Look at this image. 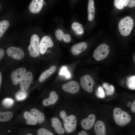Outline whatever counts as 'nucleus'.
Listing matches in <instances>:
<instances>
[{"label":"nucleus","mask_w":135,"mask_h":135,"mask_svg":"<svg viewBox=\"0 0 135 135\" xmlns=\"http://www.w3.org/2000/svg\"><path fill=\"white\" fill-rule=\"evenodd\" d=\"M87 134L86 132L82 130L79 132L78 134V135H86Z\"/></svg>","instance_id":"37"},{"label":"nucleus","mask_w":135,"mask_h":135,"mask_svg":"<svg viewBox=\"0 0 135 135\" xmlns=\"http://www.w3.org/2000/svg\"><path fill=\"white\" fill-rule=\"evenodd\" d=\"M9 26V22L6 20H4L0 22V38L3 35L6 31Z\"/></svg>","instance_id":"26"},{"label":"nucleus","mask_w":135,"mask_h":135,"mask_svg":"<svg viewBox=\"0 0 135 135\" xmlns=\"http://www.w3.org/2000/svg\"><path fill=\"white\" fill-rule=\"evenodd\" d=\"M60 74L66 75V77L68 78L70 77V75L67 71L66 67H63L61 69Z\"/></svg>","instance_id":"33"},{"label":"nucleus","mask_w":135,"mask_h":135,"mask_svg":"<svg viewBox=\"0 0 135 135\" xmlns=\"http://www.w3.org/2000/svg\"><path fill=\"white\" fill-rule=\"evenodd\" d=\"M58 98V96L56 92L52 91L50 93L49 98L43 100L42 102V104L44 106L54 104L56 102Z\"/></svg>","instance_id":"17"},{"label":"nucleus","mask_w":135,"mask_h":135,"mask_svg":"<svg viewBox=\"0 0 135 135\" xmlns=\"http://www.w3.org/2000/svg\"><path fill=\"white\" fill-rule=\"evenodd\" d=\"M38 135H53V134L48 130L43 128H39L37 131Z\"/></svg>","instance_id":"31"},{"label":"nucleus","mask_w":135,"mask_h":135,"mask_svg":"<svg viewBox=\"0 0 135 135\" xmlns=\"http://www.w3.org/2000/svg\"><path fill=\"white\" fill-rule=\"evenodd\" d=\"M95 119L96 116L94 114H90L86 118L82 120L80 122L81 125L84 129L89 130L93 126Z\"/></svg>","instance_id":"12"},{"label":"nucleus","mask_w":135,"mask_h":135,"mask_svg":"<svg viewBox=\"0 0 135 135\" xmlns=\"http://www.w3.org/2000/svg\"><path fill=\"white\" fill-rule=\"evenodd\" d=\"M10 130H9L8 131V132H10Z\"/></svg>","instance_id":"40"},{"label":"nucleus","mask_w":135,"mask_h":135,"mask_svg":"<svg viewBox=\"0 0 135 135\" xmlns=\"http://www.w3.org/2000/svg\"><path fill=\"white\" fill-rule=\"evenodd\" d=\"M5 54L4 50L2 48L0 49V60H1Z\"/></svg>","instance_id":"35"},{"label":"nucleus","mask_w":135,"mask_h":135,"mask_svg":"<svg viewBox=\"0 0 135 135\" xmlns=\"http://www.w3.org/2000/svg\"><path fill=\"white\" fill-rule=\"evenodd\" d=\"M30 112L36 119L38 123L42 124L44 122V116L42 112L36 108H33L30 110Z\"/></svg>","instance_id":"20"},{"label":"nucleus","mask_w":135,"mask_h":135,"mask_svg":"<svg viewBox=\"0 0 135 135\" xmlns=\"http://www.w3.org/2000/svg\"><path fill=\"white\" fill-rule=\"evenodd\" d=\"M109 52V46L106 44H102L95 49L94 52L93 57L97 61H100L108 56Z\"/></svg>","instance_id":"5"},{"label":"nucleus","mask_w":135,"mask_h":135,"mask_svg":"<svg viewBox=\"0 0 135 135\" xmlns=\"http://www.w3.org/2000/svg\"><path fill=\"white\" fill-rule=\"evenodd\" d=\"M33 75L30 71L26 72L25 76L20 83V86L21 90L25 91L29 88L33 83Z\"/></svg>","instance_id":"10"},{"label":"nucleus","mask_w":135,"mask_h":135,"mask_svg":"<svg viewBox=\"0 0 135 135\" xmlns=\"http://www.w3.org/2000/svg\"><path fill=\"white\" fill-rule=\"evenodd\" d=\"M62 88L66 92L74 94L79 91L80 86L77 82L72 80L64 84L62 86Z\"/></svg>","instance_id":"11"},{"label":"nucleus","mask_w":135,"mask_h":135,"mask_svg":"<svg viewBox=\"0 0 135 135\" xmlns=\"http://www.w3.org/2000/svg\"><path fill=\"white\" fill-rule=\"evenodd\" d=\"M54 43L51 38L49 36H43L40 42L39 49L40 54H44L49 48L52 47Z\"/></svg>","instance_id":"9"},{"label":"nucleus","mask_w":135,"mask_h":135,"mask_svg":"<svg viewBox=\"0 0 135 135\" xmlns=\"http://www.w3.org/2000/svg\"><path fill=\"white\" fill-rule=\"evenodd\" d=\"M134 25L132 19L130 16H126L120 21L118 28L122 36H126L130 34Z\"/></svg>","instance_id":"3"},{"label":"nucleus","mask_w":135,"mask_h":135,"mask_svg":"<svg viewBox=\"0 0 135 135\" xmlns=\"http://www.w3.org/2000/svg\"><path fill=\"white\" fill-rule=\"evenodd\" d=\"M40 38L37 35L34 34L31 36L30 44L28 47V54L31 57L36 58L40 55Z\"/></svg>","instance_id":"4"},{"label":"nucleus","mask_w":135,"mask_h":135,"mask_svg":"<svg viewBox=\"0 0 135 135\" xmlns=\"http://www.w3.org/2000/svg\"><path fill=\"white\" fill-rule=\"evenodd\" d=\"M26 135H32V134H27Z\"/></svg>","instance_id":"39"},{"label":"nucleus","mask_w":135,"mask_h":135,"mask_svg":"<svg viewBox=\"0 0 135 135\" xmlns=\"http://www.w3.org/2000/svg\"><path fill=\"white\" fill-rule=\"evenodd\" d=\"M55 36L58 40L61 41L62 40L65 43H68L70 42L71 38L69 34H64L63 31L61 29H58L55 32Z\"/></svg>","instance_id":"15"},{"label":"nucleus","mask_w":135,"mask_h":135,"mask_svg":"<svg viewBox=\"0 0 135 135\" xmlns=\"http://www.w3.org/2000/svg\"><path fill=\"white\" fill-rule=\"evenodd\" d=\"M96 96L98 98H104L105 93L103 89L101 86H99L96 92Z\"/></svg>","instance_id":"32"},{"label":"nucleus","mask_w":135,"mask_h":135,"mask_svg":"<svg viewBox=\"0 0 135 135\" xmlns=\"http://www.w3.org/2000/svg\"><path fill=\"white\" fill-rule=\"evenodd\" d=\"M2 74L1 72H0V88H1V85L2 82Z\"/></svg>","instance_id":"38"},{"label":"nucleus","mask_w":135,"mask_h":135,"mask_svg":"<svg viewBox=\"0 0 135 135\" xmlns=\"http://www.w3.org/2000/svg\"><path fill=\"white\" fill-rule=\"evenodd\" d=\"M130 8H132L135 6V0H129L128 4Z\"/></svg>","instance_id":"34"},{"label":"nucleus","mask_w":135,"mask_h":135,"mask_svg":"<svg viewBox=\"0 0 135 135\" xmlns=\"http://www.w3.org/2000/svg\"><path fill=\"white\" fill-rule=\"evenodd\" d=\"M24 117L26 120V124L28 125H35L37 123V122L32 115L30 112L26 111L24 114Z\"/></svg>","instance_id":"22"},{"label":"nucleus","mask_w":135,"mask_h":135,"mask_svg":"<svg viewBox=\"0 0 135 135\" xmlns=\"http://www.w3.org/2000/svg\"><path fill=\"white\" fill-rule=\"evenodd\" d=\"M94 128L96 135H105L106 131L104 123L101 120L97 121L95 124Z\"/></svg>","instance_id":"19"},{"label":"nucleus","mask_w":135,"mask_h":135,"mask_svg":"<svg viewBox=\"0 0 135 135\" xmlns=\"http://www.w3.org/2000/svg\"><path fill=\"white\" fill-rule=\"evenodd\" d=\"M25 91L22 90L18 92L16 94L15 97L16 100L20 101L24 100L27 97V94Z\"/></svg>","instance_id":"29"},{"label":"nucleus","mask_w":135,"mask_h":135,"mask_svg":"<svg viewBox=\"0 0 135 135\" xmlns=\"http://www.w3.org/2000/svg\"><path fill=\"white\" fill-rule=\"evenodd\" d=\"M88 18L89 21L94 19L95 12L94 2V0H89L88 5Z\"/></svg>","instance_id":"21"},{"label":"nucleus","mask_w":135,"mask_h":135,"mask_svg":"<svg viewBox=\"0 0 135 135\" xmlns=\"http://www.w3.org/2000/svg\"><path fill=\"white\" fill-rule=\"evenodd\" d=\"M57 69L56 66H51L49 68L40 74L38 78V81L42 82L54 73Z\"/></svg>","instance_id":"18"},{"label":"nucleus","mask_w":135,"mask_h":135,"mask_svg":"<svg viewBox=\"0 0 135 135\" xmlns=\"http://www.w3.org/2000/svg\"><path fill=\"white\" fill-rule=\"evenodd\" d=\"M103 86L106 90V95H111L114 93V88L112 85H110L108 83L105 82L103 84Z\"/></svg>","instance_id":"27"},{"label":"nucleus","mask_w":135,"mask_h":135,"mask_svg":"<svg viewBox=\"0 0 135 135\" xmlns=\"http://www.w3.org/2000/svg\"><path fill=\"white\" fill-rule=\"evenodd\" d=\"M131 110L132 112L135 113V100L131 105Z\"/></svg>","instance_id":"36"},{"label":"nucleus","mask_w":135,"mask_h":135,"mask_svg":"<svg viewBox=\"0 0 135 135\" xmlns=\"http://www.w3.org/2000/svg\"><path fill=\"white\" fill-rule=\"evenodd\" d=\"M71 28L78 35H82L84 34V30L82 24L78 22H74L72 24Z\"/></svg>","instance_id":"23"},{"label":"nucleus","mask_w":135,"mask_h":135,"mask_svg":"<svg viewBox=\"0 0 135 135\" xmlns=\"http://www.w3.org/2000/svg\"><path fill=\"white\" fill-rule=\"evenodd\" d=\"M113 114L114 121L119 126H124L131 120V118L130 115L120 108H115L113 110Z\"/></svg>","instance_id":"2"},{"label":"nucleus","mask_w":135,"mask_h":135,"mask_svg":"<svg viewBox=\"0 0 135 135\" xmlns=\"http://www.w3.org/2000/svg\"><path fill=\"white\" fill-rule=\"evenodd\" d=\"M126 84L129 88L135 90V76H130L128 78Z\"/></svg>","instance_id":"28"},{"label":"nucleus","mask_w":135,"mask_h":135,"mask_svg":"<svg viewBox=\"0 0 135 135\" xmlns=\"http://www.w3.org/2000/svg\"><path fill=\"white\" fill-rule=\"evenodd\" d=\"M60 116L63 120L66 132L69 133L73 132L75 130L77 125V120L75 116L72 114L67 116L66 112L63 110L60 111Z\"/></svg>","instance_id":"1"},{"label":"nucleus","mask_w":135,"mask_h":135,"mask_svg":"<svg viewBox=\"0 0 135 135\" xmlns=\"http://www.w3.org/2000/svg\"><path fill=\"white\" fill-rule=\"evenodd\" d=\"M26 72V69L24 67H20L13 70L10 75L12 83L15 85L20 83Z\"/></svg>","instance_id":"8"},{"label":"nucleus","mask_w":135,"mask_h":135,"mask_svg":"<svg viewBox=\"0 0 135 135\" xmlns=\"http://www.w3.org/2000/svg\"><path fill=\"white\" fill-rule=\"evenodd\" d=\"M6 54L10 58L17 60H20L24 57L25 54L21 48L14 46L8 48L6 51Z\"/></svg>","instance_id":"6"},{"label":"nucleus","mask_w":135,"mask_h":135,"mask_svg":"<svg viewBox=\"0 0 135 135\" xmlns=\"http://www.w3.org/2000/svg\"><path fill=\"white\" fill-rule=\"evenodd\" d=\"M88 47L87 43L85 42H81L73 45L71 48L72 54L77 55L86 50Z\"/></svg>","instance_id":"14"},{"label":"nucleus","mask_w":135,"mask_h":135,"mask_svg":"<svg viewBox=\"0 0 135 135\" xmlns=\"http://www.w3.org/2000/svg\"><path fill=\"white\" fill-rule=\"evenodd\" d=\"M52 126L54 128L56 132L58 134H62L64 133V129L62 127L61 122L57 118H53L51 120Z\"/></svg>","instance_id":"16"},{"label":"nucleus","mask_w":135,"mask_h":135,"mask_svg":"<svg viewBox=\"0 0 135 135\" xmlns=\"http://www.w3.org/2000/svg\"><path fill=\"white\" fill-rule=\"evenodd\" d=\"M80 80V85L84 90L89 93L92 92L94 83L91 76L87 74L84 75L81 78Z\"/></svg>","instance_id":"7"},{"label":"nucleus","mask_w":135,"mask_h":135,"mask_svg":"<svg viewBox=\"0 0 135 135\" xmlns=\"http://www.w3.org/2000/svg\"><path fill=\"white\" fill-rule=\"evenodd\" d=\"M43 4L44 0H32L30 4L29 10L32 13L37 14L41 10Z\"/></svg>","instance_id":"13"},{"label":"nucleus","mask_w":135,"mask_h":135,"mask_svg":"<svg viewBox=\"0 0 135 135\" xmlns=\"http://www.w3.org/2000/svg\"><path fill=\"white\" fill-rule=\"evenodd\" d=\"M14 102V100L12 98H7L4 99L2 100V104L5 107L9 108L13 104Z\"/></svg>","instance_id":"30"},{"label":"nucleus","mask_w":135,"mask_h":135,"mask_svg":"<svg viewBox=\"0 0 135 135\" xmlns=\"http://www.w3.org/2000/svg\"><path fill=\"white\" fill-rule=\"evenodd\" d=\"M12 113L10 111L0 112V122H4L8 121L12 118Z\"/></svg>","instance_id":"24"},{"label":"nucleus","mask_w":135,"mask_h":135,"mask_svg":"<svg viewBox=\"0 0 135 135\" xmlns=\"http://www.w3.org/2000/svg\"><path fill=\"white\" fill-rule=\"evenodd\" d=\"M129 0H114V4L117 8L121 10L128 5Z\"/></svg>","instance_id":"25"}]
</instances>
